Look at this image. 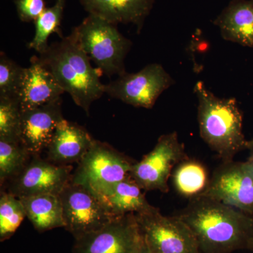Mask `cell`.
<instances>
[{
	"mask_svg": "<svg viewBox=\"0 0 253 253\" xmlns=\"http://www.w3.org/2000/svg\"><path fill=\"white\" fill-rule=\"evenodd\" d=\"M176 215L192 231L201 253L249 250L253 240V215L208 196L191 199Z\"/></svg>",
	"mask_w": 253,
	"mask_h": 253,
	"instance_id": "obj_1",
	"label": "cell"
},
{
	"mask_svg": "<svg viewBox=\"0 0 253 253\" xmlns=\"http://www.w3.org/2000/svg\"><path fill=\"white\" fill-rule=\"evenodd\" d=\"M38 57L64 92L89 115L91 104L105 94V84L72 32L61 41L49 44Z\"/></svg>",
	"mask_w": 253,
	"mask_h": 253,
	"instance_id": "obj_2",
	"label": "cell"
},
{
	"mask_svg": "<svg viewBox=\"0 0 253 253\" xmlns=\"http://www.w3.org/2000/svg\"><path fill=\"white\" fill-rule=\"evenodd\" d=\"M194 92L199 101L198 121L200 135L221 159L233 161L238 153L247 149L243 132V116L234 98L217 97L205 86L196 83Z\"/></svg>",
	"mask_w": 253,
	"mask_h": 253,
	"instance_id": "obj_3",
	"label": "cell"
},
{
	"mask_svg": "<svg viewBox=\"0 0 253 253\" xmlns=\"http://www.w3.org/2000/svg\"><path fill=\"white\" fill-rule=\"evenodd\" d=\"M72 33L82 49L106 76L126 73L125 59L132 43L120 33L117 25L89 14Z\"/></svg>",
	"mask_w": 253,
	"mask_h": 253,
	"instance_id": "obj_4",
	"label": "cell"
},
{
	"mask_svg": "<svg viewBox=\"0 0 253 253\" xmlns=\"http://www.w3.org/2000/svg\"><path fill=\"white\" fill-rule=\"evenodd\" d=\"M134 163L110 145L94 139L78 163L71 181L96 194L129 176Z\"/></svg>",
	"mask_w": 253,
	"mask_h": 253,
	"instance_id": "obj_5",
	"label": "cell"
},
{
	"mask_svg": "<svg viewBox=\"0 0 253 253\" xmlns=\"http://www.w3.org/2000/svg\"><path fill=\"white\" fill-rule=\"evenodd\" d=\"M135 217L141 238L151 252L201 253L192 231L177 216L163 215L152 206Z\"/></svg>",
	"mask_w": 253,
	"mask_h": 253,
	"instance_id": "obj_6",
	"label": "cell"
},
{
	"mask_svg": "<svg viewBox=\"0 0 253 253\" xmlns=\"http://www.w3.org/2000/svg\"><path fill=\"white\" fill-rule=\"evenodd\" d=\"M188 158L175 131L160 136L152 151L131 168L130 176L144 191H169L168 180L178 163Z\"/></svg>",
	"mask_w": 253,
	"mask_h": 253,
	"instance_id": "obj_7",
	"label": "cell"
},
{
	"mask_svg": "<svg viewBox=\"0 0 253 253\" xmlns=\"http://www.w3.org/2000/svg\"><path fill=\"white\" fill-rule=\"evenodd\" d=\"M173 83L161 64L151 63L138 72L125 73L105 84V94L134 107L149 109Z\"/></svg>",
	"mask_w": 253,
	"mask_h": 253,
	"instance_id": "obj_8",
	"label": "cell"
},
{
	"mask_svg": "<svg viewBox=\"0 0 253 253\" xmlns=\"http://www.w3.org/2000/svg\"><path fill=\"white\" fill-rule=\"evenodd\" d=\"M64 228L74 239L98 230L113 217L90 189L71 180L59 194Z\"/></svg>",
	"mask_w": 253,
	"mask_h": 253,
	"instance_id": "obj_9",
	"label": "cell"
},
{
	"mask_svg": "<svg viewBox=\"0 0 253 253\" xmlns=\"http://www.w3.org/2000/svg\"><path fill=\"white\" fill-rule=\"evenodd\" d=\"M201 196L253 215V163H223L213 173L207 190Z\"/></svg>",
	"mask_w": 253,
	"mask_h": 253,
	"instance_id": "obj_10",
	"label": "cell"
},
{
	"mask_svg": "<svg viewBox=\"0 0 253 253\" xmlns=\"http://www.w3.org/2000/svg\"><path fill=\"white\" fill-rule=\"evenodd\" d=\"M141 238L135 214L113 218L98 230L75 239L73 253H138Z\"/></svg>",
	"mask_w": 253,
	"mask_h": 253,
	"instance_id": "obj_11",
	"label": "cell"
},
{
	"mask_svg": "<svg viewBox=\"0 0 253 253\" xmlns=\"http://www.w3.org/2000/svg\"><path fill=\"white\" fill-rule=\"evenodd\" d=\"M71 166H61L42 159L32 157L18 175L9 181L8 192L18 198L42 194H59L71 181Z\"/></svg>",
	"mask_w": 253,
	"mask_h": 253,
	"instance_id": "obj_12",
	"label": "cell"
},
{
	"mask_svg": "<svg viewBox=\"0 0 253 253\" xmlns=\"http://www.w3.org/2000/svg\"><path fill=\"white\" fill-rule=\"evenodd\" d=\"M62 99L40 107L23 111L18 139L32 157L41 156L46 151L56 126L64 119L61 111Z\"/></svg>",
	"mask_w": 253,
	"mask_h": 253,
	"instance_id": "obj_13",
	"label": "cell"
},
{
	"mask_svg": "<svg viewBox=\"0 0 253 253\" xmlns=\"http://www.w3.org/2000/svg\"><path fill=\"white\" fill-rule=\"evenodd\" d=\"M64 93L54 76L33 56L31 65L25 68L18 99L22 111L35 109L61 99Z\"/></svg>",
	"mask_w": 253,
	"mask_h": 253,
	"instance_id": "obj_14",
	"label": "cell"
},
{
	"mask_svg": "<svg viewBox=\"0 0 253 253\" xmlns=\"http://www.w3.org/2000/svg\"><path fill=\"white\" fill-rule=\"evenodd\" d=\"M94 140L83 126L64 118L56 126L46 148V159L61 166L78 163L90 149Z\"/></svg>",
	"mask_w": 253,
	"mask_h": 253,
	"instance_id": "obj_15",
	"label": "cell"
},
{
	"mask_svg": "<svg viewBox=\"0 0 253 253\" xmlns=\"http://www.w3.org/2000/svg\"><path fill=\"white\" fill-rule=\"evenodd\" d=\"M155 0H80L88 14L113 24L135 25L140 31Z\"/></svg>",
	"mask_w": 253,
	"mask_h": 253,
	"instance_id": "obj_16",
	"label": "cell"
},
{
	"mask_svg": "<svg viewBox=\"0 0 253 253\" xmlns=\"http://www.w3.org/2000/svg\"><path fill=\"white\" fill-rule=\"evenodd\" d=\"M213 23L223 39L253 48V0H231Z\"/></svg>",
	"mask_w": 253,
	"mask_h": 253,
	"instance_id": "obj_17",
	"label": "cell"
},
{
	"mask_svg": "<svg viewBox=\"0 0 253 253\" xmlns=\"http://www.w3.org/2000/svg\"><path fill=\"white\" fill-rule=\"evenodd\" d=\"M143 189L130 174L109 189L95 194L105 209L113 217L140 213L152 207Z\"/></svg>",
	"mask_w": 253,
	"mask_h": 253,
	"instance_id": "obj_18",
	"label": "cell"
},
{
	"mask_svg": "<svg viewBox=\"0 0 253 253\" xmlns=\"http://www.w3.org/2000/svg\"><path fill=\"white\" fill-rule=\"evenodd\" d=\"M19 199L24 206L26 217L38 232L64 228L59 194H42Z\"/></svg>",
	"mask_w": 253,
	"mask_h": 253,
	"instance_id": "obj_19",
	"label": "cell"
},
{
	"mask_svg": "<svg viewBox=\"0 0 253 253\" xmlns=\"http://www.w3.org/2000/svg\"><path fill=\"white\" fill-rule=\"evenodd\" d=\"M172 174L173 184L178 194L190 199L204 194L211 181L204 165L189 158L178 163Z\"/></svg>",
	"mask_w": 253,
	"mask_h": 253,
	"instance_id": "obj_20",
	"label": "cell"
},
{
	"mask_svg": "<svg viewBox=\"0 0 253 253\" xmlns=\"http://www.w3.org/2000/svg\"><path fill=\"white\" fill-rule=\"evenodd\" d=\"M65 4L66 0H56L52 6L46 8L42 14L34 21L36 32L33 40L28 44L29 49L41 54L49 46L47 42L51 34L56 33L63 38L60 26Z\"/></svg>",
	"mask_w": 253,
	"mask_h": 253,
	"instance_id": "obj_21",
	"label": "cell"
},
{
	"mask_svg": "<svg viewBox=\"0 0 253 253\" xmlns=\"http://www.w3.org/2000/svg\"><path fill=\"white\" fill-rule=\"evenodd\" d=\"M31 158V155L19 140L0 139L1 186L18 175Z\"/></svg>",
	"mask_w": 253,
	"mask_h": 253,
	"instance_id": "obj_22",
	"label": "cell"
},
{
	"mask_svg": "<svg viewBox=\"0 0 253 253\" xmlns=\"http://www.w3.org/2000/svg\"><path fill=\"white\" fill-rule=\"evenodd\" d=\"M26 217V211L17 196L1 191L0 196V241L9 239Z\"/></svg>",
	"mask_w": 253,
	"mask_h": 253,
	"instance_id": "obj_23",
	"label": "cell"
},
{
	"mask_svg": "<svg viewBox=\"0 0 253 253\" xmlns=\"http://www.w3.org/2000/svg\"><path fill=\"white\" fill-rule=\"evenodd\" d=\"M22 112L17 98L0 97V139L19 140Z\"/></svg>",
	"mask_w": 253,
	"mask_h": 253,
	"instance_id": "obj_24",
	"label": "cell"
},
{
	"mask_svg": "<svg viewBox=\"0 0 253 253\" xmlns=\"http://www.w3.org/2000/svg\"><path fill=\"white\" fill-rule=\"evenodd\" d=\"M24 69L25 68L20 66L1 51L0 54V97L18 99Z\"/></svg>",
	"mask_w": 253,
	"mask_h": 253,
	"instance_id": "obj_25",
	"label": "cell"
},
{
	"mask_svg": "<svg viewBox=\"0 0 253 253\" xmlns=\"http://www.w3.org/2000/svg\"><path fill=\"white\" fill-rule=\"evenodd\" d=\"M14 4L23 22L36 21L46 9L44 0H14Z\"/></svg>",
	"mask_w": 253,
	"mask_h": 253,
	"instance_id": "obj_26",
	"label": "cell"
},
{
	"mask_svg": "<svg viewBox=\"0 0 253 253\" xmlns=\"http://www.w3.org/2000/svg\"><path fill=\"white\" fill-rule=\"evenodd\" d=\"M247 149L249 151V158L248 161L253 163V139L252 140L248 141Z\"/></svg>",
	"mask_w": 253,
	"mask_h": 253,
	"instance_id": "obj_27",
	"label": "cell"
},
{
	"mask_svg": "<svg viewBox=\"0 0 253 253\" xmlns=\"http://www.w3.org/2000/svg\"><path fill=\"white\" fill-rule=\"evenodd\" d=\"M143 240V239H142ZM154 253L150 251L149 248L146 246L145 244L144 241H143L142 244H141V249L139 250V253Z\"/></svg>",
	"mask_w": 253,
	"mask_h": 253,
	"instance_id": "obj_28",
	"label": "cell"
},
{
	"mask_svg": "<svg viewBox=\"0 0 253 253\" xmlns=\"http://www.w3.org/2000/svg\"><path fill=\"white\" fill-rule=\"evenodd\" d=\"M249 250L251 251V253H253V240L252 242L251 243V244H250Z\"/></svg>",
	"mask_w": 253,
	"mask_h": 253,
	"instance_id": "obj_29",
	"label": "cell"
}]
</instances>
